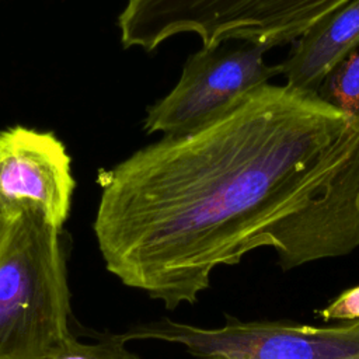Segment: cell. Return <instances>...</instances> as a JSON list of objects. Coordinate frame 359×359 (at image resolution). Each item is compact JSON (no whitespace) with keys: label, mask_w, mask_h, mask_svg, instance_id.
Masks as SVG:
<instances>
[{"label":"cell","mask_w":359,"mask_h":359,"mask_svg":"<svg viewBox=\"0 0 359 359\" xmlns=\"http://www.w3.org/2000/svg\"><path fill=\"white\" fill-rule=\"evenodd\" d=\"M101 185L105 268L175 310L254 250L290 271L359 247V118L268 83L220 119L135 151Z\"/></svg>","instance_id":"obj_1"},{"label":"cell","mask_w":359,"mask_h":359,"mask_svg":"<svg viewBox=\"0 0 359 359\" xmlns=\"http://www.w3.org/2000/svg\"><path fill=\"white\" fill-rule=\"evenodd\" d=\"M60 229L21 210L0 250V359H45L69 337Z\"/></svg>","instance_id":"obj_2"},{"label":"cell","mask_w":359,"mask_h":359,"mask_svg":"<svg viewBox=\"0 0 359 359\" xmlns=\"http://www.w3.org/2000/svg\"><path fill=\"white\" fill-rule=\"evenodd\" d=\"M348 0H128L118 15L123 48L156 50L181 34L202 48L230 39L266 48L294 42L314 22Z\"/></svg>","instance_id":"obj_3"},{"label":"cell","mask_w":359,"mask_h":359,"mask_svg":"<svg viewBox=\"0 0 359 359\" xmlns=\"http://www.w3.org/2000/svg\"><path fill=\"white\" fill-rule=\"evenodd\" d=\"M118 337L175 344L198 359H359V321L316 327L226 316L222 327L203 328L164 317Z\"/></svg>","instance_id":"obj_4"},{"label":"cell","mask_w":359,"mask_h":359,"mask_svg":"<svg viewBox=\"0 0 359 359\" xmlns=\"http://www.w3.org/2000/svg\"><path fill=\"white\" fill-rule=\"evenodd\" d=\"M229 42V41H227ZM201 48L188 56L177 84L147 108L146 133L184 136L233 111L251 93L280 74V65H268L265 45L243 41Z\"/></svg>","instance_id":"obj_5"},{"label":"cell","mask_w":359,"mask_h":359,"mask_svg":"<svg viewBox=\"0 0 359 359\" xmlns=\"http://www.w3.org/2000/svg\"><path fill=\"white\" fill-rule=\"evenodd\" d=\"M74 180L63 143L49 132L13 126L0 132V206L11 215L39 212L53 226L66 222Z\"/></svg>","instance_id":"obj_6"},{"label":"cell","mask_w":359,"mask_h":359,"mask_svg":"<svg viewBox=\"0 0 359 359\" xmlns=\"http://www.w3.org/2000/svg\"><path fill=\"white\" fill-rule=\"evenodd\" d=\"M359 48V0H348L300 35L279 63L287 87L316 93L332 66Z\"/></svg>","instance_id":"obj_7"},{"label":"cell","mask_w":359,"mask_h":359,"mask_svg":"<svg viewBox=\"0 0 359 359\" xmlns=\"http://www.w3.org/2000/svg\"><path fill=\"white\" fill-rule=\"evenodd\" d=\"M325 104L359 118V52L353 50L330 69L316 90Z\"/></svg>","instance_id":"obj_8"},{"label":"cell","mask_w":359,"mask_h":359,"mask_svg":"<svg viewBox=\"0 0 359 359\" xmlns=\"http://www.w3.org/2000/svg\"><path fill=\"white\" fill-rule=\"evenodd\" d=\"M125 345L118 334L94 344L77 341L72 335L45 359H142Z\"/></svg>","instance_id":"obj_9"},{"label":"cell","mask_w":359,"mask_h":359,"mask_svg":"<svg viewBox=\"0 0 359 359\" xmlns=\"http://www.w3.org/2000/svg\"><path fill=\"white\" fill-rule=\"evenodd\" d=\"M316 313L323 321H359V285L344 290Z\"/></svg>","instance_id":"obj_10"},{"label":"cell","mask_w":359,"mask_h":359,"mask_svg":"<svg viewBox=\"0 0 359 359\" xmlns=\"http://www.w3.org/2000/svg\"><path fill=\"white\" fill-rule=\"evenodd\" d=\"M15 216L8 213L6 209H3L0 206V250H1V247H3V244L6 241V238H7V234L10 231V227L13 224V220H14Z\"/></svg>","instance_id":"obj_11"}]
</instances>
